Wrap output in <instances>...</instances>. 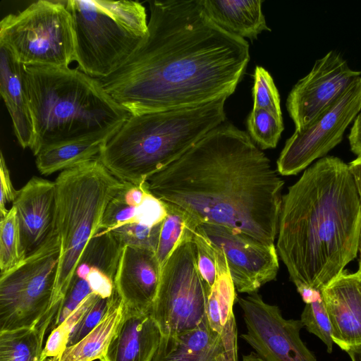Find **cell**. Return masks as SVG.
<instances>
[{
	"instance_id": "obj_39",
	"label": "cell",
	"mask_w": 361,
	"mask_h": 361,
	"mask_svg": "<svg viewBox=\"0 0 361 361\" xmlns=\"http://www.w3.org/2000/svg\"><path fill=\"white\" fill-rule=\"evenodd\" d=\"M297 291L300 295L305 304L318 300L322 298L321 292L308 287H300L297 288Z\"/></svg>"
},
{
	"instance_id": "obj_34",
	"label": "cell",
	"mask_w": 361,
	"mask_h": 361,
	"mask_svg": "<svg viewBox=\"0 0 361 361\" xmlns=\"http://www.w3.org/2000/svg\"><path fill=\"white\" fill-rule=\"evenodd\" d=\"M117 296L116 291L109 298L98 296L73 327L68 346L74 345L87 335L104 318Z\"/></svg>"
},
{
	"instance_id": "obj_18",
	"label": "cell",
	"mask_w": 361,
	"mask_h": 361,
	"mask_svg": "<svg viewBox=\"0 0 361 361\" xmlns=\"http://www.w3.org/2000/svg\"><path fill=\"white\" fill-rule=\"evenodd\" d=\"M161 333L149 312L124 307L122 319L102 361H152Z\"/></svg>"
},
{
	"instance_id": "obj_26",
	"label": "cell",
	"mask_w": 361,
	"mask_h": 361,
	"mask_svg": "<svg viewBox=\"0 0 361 361\" xmlns=\"http://www.w3.org/2000/svg\"><path fill=\"white\" fill-rule=\"evenodd\" d=\"M167 215L162 222L157 256L161 265L182 243L194 237L198 223L180 208L166 203Z\"/></svg>"
},
{
	"instance_id": "obj_6",
	"label": "cell",
	"mask_w": 361,
	"mask_h": 361,
	"mask_svg": "<svg viewBox=\"0 0 361 361\" xmlns=\"http://www.w3.org/2000/svg\"><path fill=\"white\" fill-rule=\"evenodd\" d=\"M61 256L50 306L41 322L52 325L90 240L110 201L126 185L98 157L62 171L55 180Z\"/></svg>"
},
{
	"instance_id": "obj_40",
	"label": "cell",
	"mask_w": 361,
	"mask_h": 361,
	"mask_svg": "<svg viewBox=\"0 0 361 361\" xmlns=\"http://www.w3.org/2000/svg\"><path fill=\"white\" fill-rule=\"evenodd\" d=\"M346 353L351 361H361V345L350 348Z\"/></svg>"
},
{
	"instance_id": "obj_1",
	"label": "cell",
	"mask_w": 361,
	"mask_h": 361,
	"mask_svg": "<svg viewBox=\"0 0 361 361\" xmlns=\"http://www.w3.org/2000/svg\"><path fill=\"white\" fill-rule=\"evenodd\" d=\"M147 35L100 81L130 114L200 105L230 97L250 60L247 40L215 24L201 0L149 1Z\"/></svg>"
},
{
	"instance_id": "obj_5",
	"label": "cell",
	"mask_w": 361,
	"mask_h": 361,
	"mask_svg": "<svg viewBox=\"0 0 361 361\" xmlns=\"http://www.w3.org/2000/svg\"><path fill=\"white\" fill-rule=\"evenodd\" d=\"M24 66L35 156L47 145L120 127L130 116L100 80L78 68Z\"/></svg>"
},
{
	"instance_id": "obj_32",
	"label": "cell",
	"mask_w": 361,
	"mask_h": 361,
	"mask_svg": "<svg viewBox=\"0 0 361 361\" xmlns=\"http://www.w3.org/2000/svg\"><path fill=\"white\" fill-rule=\"evenodd\" d=\"M253 108L261 109L282 117L281 100L278 90L269 73L257 66L254 72Z\"/></svg>"
},
{
	"instance_id": "obj_22",
	"label": "cell",
	"mask_w": 361,
	"mask_h": 361,
	"mask_svg": "<svg viewBox=\"0 0 361 361\" xmlns=\"http://www.w3.org/2000/svg\"><path fill=\"white\" fill-rule=\"evenodd\" d=\"M120 127L42 147L35 156L38 171L42 175L49 176L98 157Z\"/></svg>"
},
{
	"instance_id": "obj_42",
	"label": "cell",
	"mask_w": 361,
	"mask_h": 361,
	"mask_svg": "<svg viewBox=\"0 0 361 361\" xmlns=\"http://www.w3.org/2000/svg\"><path fill=\"white\" fill-rule=\"evenodd\" d=\"M360 251H361V245H360ZM359 269H361V256H360V267Z\"/></svg>"
},
{
	"instance_id": "obj_25",
	"label": "cell",
	"mask_w": 361,
	"mask_h": 361,
	"mask_svg": "<svg viewBox=\"0 0 361 361\" xmlns=\"http://www.w3.org/2000/svg\"><path fill=\"white\" fill-rule=\"evenodd\" d=\"M166 215V203L151 192L142 204H136L126 200L121 190L109 203L99 231H111L121 226L133 223L155 226L161 224Z\"/></svg>"
},
{
	"instance_id": "obj_12",
	"label": "cell",
	"mask_w": 361,
	"mask_h": 361,
	"mask_svg": "<svg viewBox=\"0 0 361 361\" xmlns=\"http://www.w3.org/2000/svg\"><path fill=\"white\" fill-rule=\"evenodd\" d=\"M246 333L241 338L264 361H317L300 337V320L286 319L280 308L257 293L238 298Z\"/></svg>"
},
{
	"instance_id": "obj_19",
	"label": "cell",
	"mask_w": 361,
	"mask_h": 361,
	"mask_svg": "<svg viewBox=\"0 0 361 361\" xmlns=\"http://www.w3.org/2000/svg\"><path fill=\"white\" fill-rule=\"evenodd\" d=\"M0 92L18 142L23 148L31 149L35 132L25 66L2 47H0Z\"/></svg>"
},
{
	"instance_id": "obj_35",
	"label": "cell",
	"mask_w": 361,
	"mask_h": 361,
	"mask_svg": "<svg viewBox=\"0 0 361 361\" xmlns=\"http://www.w3.org/2000/svg\"><path fill=\"white\" fill-rule=\"evenodd\" d=\"M92 293L91 287L85 279L73 276L70 287L50 330L51 331L63 322Z\"/></svg>"
},
{
	"instance_id": "obj_8",
	"label": "cell",
	"mask_w": 361,
	"mask_h": 361,
	"mask_svg": "<svg viewBox=\"0 0 361 361\" xmlns=\"http://www.w3.org/2000/svg\"><path fill=\"white\" fill-rule=\"evenodd\" d=\"M0 47L25 66L69 67L75 35L63 0H39L0 22Z\"/></svg>"
},
{
	"instance_id": "obj_7",
	"label": "cell",
	"mask_w": 361,
	"mask_h": 361,
	"mask_svg": "<svg viewBox=\"0 0 361 361\" xmlns=\"http://www.w3.org/2000/svg\"><path fill=\"white\" fill-rule=\"evenodd\" d=\"M75 35L74 61L101 80L115 73L147 35L145 6L133 1L63 0Z\"/></svg>"
},
{
	"instance_id": "obj_37",
	"label": "cell",
	"mask_w": 361,
	"mask_h": 361,
	"mask_svg": "<svg viewBox=\"0 0 361 361\" xmlns=\"http://www.w3.org/2000/svg\"><path fill=\"white\" fill-rule=\"evenodd\" d=\"M0 169V217L2 218L9 210L6 208V204L13 202L18 190L12 184L10 173L2 152L1 153Z\"/></svg>"
},
{
	"instance_id": "obj_31",
	"label": "cell",
	"mask_w": 361,
	"mask_h": 361,
	"mask_svg": "<svg viewBox=\"0 0 361 361\" xmlns=\"http://www.w3.org/2000/svg\"><path fill=\"white\" fill-rule=\"evenodd\" d=\"M300 320L303 327L325 344L327 352L332 353L331 326L323 298L305 304Z\"/></svg>"
},
{
	"instance_id": "obj_24",
	"label": "cell",
	"mask_w": 361,
	"mask_h": 361,
	"mask_svg": "<svg viewBox=\"0 0 361 361\" xmlns=\"http://www.w3.org/2000/svg\"><path fill=\"white\" fill-rule=\"evenodd\" d=\"M123 312L124 305L117 294L97 326L79 342L67 346L56 361H102Z\"/></svg>"
},
{
	"instance_id": "obj_13",
	"label": "cell",
	"mask_w": 361,
	"mask_h": 361,
	"mask_svg": "<svg viewBox=\"0 0 361 361\" xmlns=\"http://www.w3.org/2000/svg\"><path fill=\"white\" fill-rule=\"evenodd\" d=\"M198 229L224 252L238 292L257 293L263 285L276 278L279 262L274 243H264L219 225L199 224Z\"/></svg>"
},
{
	"instance_id": "obj_15",
	"label": "cell",
	"mask_w": 361,
	"mask_h": 361,
	"mask_svg": "<svg viewBox=\"0 0 361 361\" xmlns=\"http://www.w3.org/2000/svg\"><path fill=\"white\" fill-rule=\"evenodd\" d=\"M18 221L24 257L35 252L57 233L55 182L32 177L13 202Z\"/></svg>"
},
{
	"instance_id": "obj_30",
	"label": "cell",
	"mask_w": 361,
	"mask_h": 361,
	"mask_svg": "<svg viewBox=\"0 0 361 361\" xmlns=\"http://www.w3.org/2000/svg\"><path fill=\"white\" fill-rule=\"evenodd\" d=\"M97 297L94 293L90 295L63 322L51 331L43 348L41 361H56L61 356L68 346L73 327Z\"/></svg>"
},
{
	"instance_id": "obj_27",
	"label": "cell",
	"mask_w": 361,
	"mask_h": 361,
	"mask_svg": "<svg viewBox=\"0 0 361 361\" xmlns=\"http://www.w3.org/2000/svg\"><path fill=\"white\" fill-rule=\"evenodd\" d=\"M44 341L37 326L0 331V361H41Z\"/></svg>"
},
{
	"instance_id": "obj_3",
	"label": "cell",
	"mask_w": 361,
	"mask_h": 361,
	"mask_svg": "<svg viewBox=\"0 0 361 361\" xmlns=\"http://www.w3.org/2000/svg\"><path fill=\"white\" fill-rule=\"evenodd\" d=\"M361 245V204L348 164L324 157L283 195L276 250L296 288L319 291Z\"/></svg>"
},
{
	"instance_id": "obj_16",
	"label": "cell",
	"mask_w": 361,
	"mask_h": 361,
	"mask_svg": "<svg viewBox=\"0 0 361 361\" xmlns=\"http://www.w3.org/2000/svg\"><path fill=\"white\" fill-rule=\"evenodd\" d=\"M161 269L155 250L130 245L123 247L114 284L126 308L150 311L158 291Z\"/></svg>"
},
{
	"instance_id": "obj_2",
	"label": "cell",
	"mask_w": 361,
	"mask_h": 361,
	"mask_svg": "<svg viewBox=\"0 0 361 361\" xmlns=\"http://www.w3.org/2000/svg\"><path fill=\"white\" fill-rule=\"evenodd\" d=\"M145 184L198 224L224 226L267 244L277 237L284 181L248 133L230 123L210 130Z\"/></svg>"
},
{
	"instance_id": "obj_28",
	"label": "cell",
	"mask_w": 361,
	"mask_h": 361,
	"mask_svg": "<svg viewBox=\"0 0 361 361\" xmlns=\"http://www.w3.org/2000/svg\"><path fill=\"white\" fill-rule=\"evenodd\" d=\"M25 259L16 212L12 207L0 221V269L6 273Z\"/></svg>"
},
{
	"instance_id": "obj_23",
	"label": "cell",
	"mask_w": 361,
	"mask_h": 361,
	"mask_svg": "<svg viewBox=\"0 0 361 361\" xmlns=\"http://www.w3.org/2000/svg\"><path fill=\"white\" fill-rule=\"evenodd\" d=\"M211 246L215 256L216 277L208 295L207 320L210 328L221 336L236 335L238 332L233 312L236 289L224 252L212 244Z\"/></svg>"
},
{
	"instance_id": "obj_17",
	"label": "cell",
	"mask_w": 361,
	"mask_h": 361,
	"mask_svg": "<svg viewBox=\"0 0 361 361\" xmlns=\"http://www.w3.org/2000/svg\"><path fill=\"white\" fill-rule=\"evenodd\" d=\"M334 344L347 351L361 345V269L343 271L321 291Z\"/></svg>"
},
{
	"instance_id": "obj_9",
	"label": "cell",
	"mask_w": 361,
	"mask_h": 361,
	"mask_svg": "<svg viewBox=\"0 0 361 361\" xmlns=\"http://www.w3.org/2000/svg\"><path fill=\"white\" fill-rule=\"evenodd\" d=\"M209 293L198 269L192 238L178 246L162 266L149 311L161 336H176L198 327L207 318Z\"/></svg>"
},
{
	"instance_id": "obj_43",
	"label": "cell",
	"mask_w": 361,
	"mask_h": 361,
	"mask_svg": "<svg viewBox=\"0 0 361 361\" xmlns=\"http://www.w3.org/2000/svg\"><path fill=\"white\" fill-rule=\"evenodd\" d=\"M360 73H361V71H360Z\"/></svg>"
},
{
	"instance_id": "obj_38",
	"label": "cell",
	"mask_w": 361,
	"mask_h": 361,
	"mask_svg": "<svg viewBox=\"0 0 361 361\" xmlns=\"http://www.w3.org/2000/svg\"><path fill=\"white\" fill-rule=\"evenodd\" d=\"M348 166L355 180L361 204V155L350 162Z\"/></svg>"
},
{
	"instance_id": "obj_20",
	"label": "cell",
	"mask_w": 361,
	"mask_h": 361,
	"mask_svg": "<svg viewBox=\"0 0 361 361\" xmlns=\"http://www.w3.org/2000/svg\"><path fill=\"white\" fill-rule=\"evenodd\" d=\"M152 361H238L230 355L222 336L209 326L207 318L196 329L161 336Z\"/></svg>"
},
{
	"instance_id": "obj_33",
	"label": "cell",
	"mask_w": 361,
	"mask_h": 361,
	"mask_svg": "<svg viewBox=\"0 0 361 361\" xmlns=\"http://www.w3.org/2000/svg\"><path fill=\"white\" fill-rule=\"evenodd\" d=\"M161 224L150 226L133 223L118 227L111 232L121 244L157 251Z\"/></svg>"
},
{
	"instance_id": "obj_11",
	"label": "cell",
	"mask_w": 361,
	"mask_h": 361,
	"mask_svg": "<svg viewBox=\"0 0 361 361\" xmlns=\"http://www.w3.org/2000/svg\"><path fill=\"white\" fill-rule=\"evenodd\" d=\"M361 111V76L341 97L286 142L276 161L281 176L296 175L338 145L343 133Z\"/></svg>"
},
{
	"instance_id": "obj_41",
	"label": "cell",
	"mask_w": 361,
	"mask_h": 361,
	"mask_svg": "<svg viewBox=\"0 0 361 361\" xmlns=\"http://www.w3.org/2000/svg\"><path fill=\"white\" fill-rule=\"evenodd\" d=\"M242 361H264L260 358L255 352H251L242 357Z\"/></svg>"
},
{
	"instance_id": "obj_21",
	"label": "cell",
	"mask_w": 361,
	"mask_h": 361,
	"mask_svg": "<svg viewBox=\"0 0 361 361\" xmlns=\"http://www.w3.org/2000/svg\"><path fill=\"white\" fill-rule=\"evenodd\" d=\"M208 17L225 31L250 40L270 31L262 10V1L201 0Z\"/></svg>"
},
{
	"instance_id": "obj_10",
	"label": "cell",
	"mask_w": 361,
	"mask_h": 361,
	"mask_svg": "<svg viewBox=\"0 0 361 361\" xmlns=\"http://www.w3.org/2000/svg\"><path fill=\"white\" fill-rule=\"evenodd\" d=\"M57 233L18 266L1 274L0 331L37 326L51 301L61 256Z\"/></svg>"
},
{
	"instance_id": "obj_14",
	"label": "cell",
	"mask_w": 361,
	"mask_h": 361,
	"mask_svg": "<svg viewBox=\"0 0 361 361\" xmlns=\"http://www.w3.org/2000/svg\"><path fill=\"white\" fill-rule=\"evenodd\" d=\"M337 52L316 61L312 71L292 88L286 108L296 130H301L329 108L359 76Z\"/></svg>"
},
{
	"instance_id": "obj_4",
	"label": "cell",
	"mask_w": 361,
	"mask_h": 361,
	"mask_svg": "<svg viewBox=\"0 0 361 361\" xmlns=\"http://www.w3.org/2000/svg\"><path fill=\"white\" fill-rule=\"evenodd\" d=\"M226 99L221 97L197 106L130 114L98 158L118 180L142 184L225 122Z\"/></svg>"
},
{
	"instance_id": "obj_36",
	"label": "cell",
	"mask_w": 361,
	"mask_h": 361,
	"mask_svg": "<svg viewBox=\"0 0 361 361\" xmlns=\"http://www.w3.org/2000/svg\"><path fill=\"white\" fill-rule=\"evenodd\" d=\"M193 240L197 249L198 269L210 292L216 277L214 252L210 243L198 228L195 233Z\"/></svg>"
},
{
	"instance_id": "obj_29",
	"label": "cell",
	"mask_w": 361,
	"mask_h": 361,
	"mask_svg": "<svg viewBox=\"0 0 361 361\" xmlns=\"http://www.w3.org/2000/svg\"><path fill=\"white\" fill-rule=\"evenodd\" d=\"M248 135L260 149L275 148L284 129L282 117L255 109L247 118Z\"/></svg>"
}]
</instances>
